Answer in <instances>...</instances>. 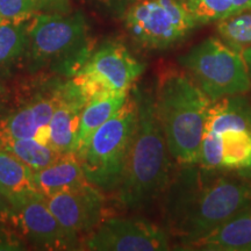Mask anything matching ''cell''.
Masks as SVG:
<instances>
[{"mask_svg":"<svg viewBox=\"0 0 251 251\" xmlns=\"http://www.w3.org/2000/svg\"><path fill=\"white\" fill-rule=\"evenodd\" d=\"M165 230L183 249L251 203V180L199 164L178 165L163 194Z\"/></svg>","mask_w":251,"mask_h":251,"instance_id":"cell-1","label":"cell"},{"mask_svg":"<svg viewBox=\"0 0 251 251\" xmlns=\"http://www.w3.org/2000/svg\"><path fill=\"white\" fill-rule=\"evenodd\" d=\"M137 120L117 201L130 211H140L162 199L174 176V158L168 148L155 108L151 90L136 87Z\"/></svg>","mask_w":251,"mask_h":251,"instance_id":"cell-2","label":"cell"},{"mask_svg":"<svg viewBox=\"0 0 251 251\" xmlns=\"http://www.w3.org/2000/svg\"><path fill=\"white\" fill-rule=\"evenodd\" d=\"M155 108L177 165L198 164L213 101L184 70L166 69L157 79Z\"/></svg>","mask_w":251,"mask_h":251,"instance_id":"cell-3","label":"cell"},{"mask_svg":"<svg viewBox=\"0 0 251 251\" xmlns=\"http://www.w3.org/2000/svg\"><path fill=\"white\" fill-rule=\"evenodd\" d=\"M198 164L251 180V101L244 94L212 103Z\"/></svg>","mask_w":251,"mask_h":251,"instance_id":"cell-4","label":"cell"},{"mask_svg":"<svg viewBox=\"0 0 251 251\" xmlns=\"http://www.w3.org/2000/svg\"><path fill=\"white\" fill-rule=\"evenodd\" d=\"M136 120V102L131 97L76 152L86 180L101 192H115L121 183Z\"/></svg>","mask_w":251,"mask_h":251,"instance_id":"cell-5","label":"cell"},{"mask_svg":"<svg viewBox=\"0 0 251 251\" xmlns=\"http://www.w3.org/2000/svg\"><path fill=\"white\" fill-rule=\"evenodd\" d=\"M178 63L213 102L251 90L242 52L230 48L220 37H207L181 55Z\"/></svg>","mask_w":251,"mask_h":251,"instance_id":"cell-6","label":"cell"},{"mask_svg":"<svg viewBox=\"0 0 251 251\" xmlns=\"http://www.w3.org/2000/svg\"><path fill=\"white\" fill-rule=\"evenodd\" d=\"M28 50L35 65L63 63L76 72L91 54L84 14H36L28 26Z\"/></svg>","mask_w":251,"mask_h":251,"instance_id":"cell-7","label":"cell"},{"mask_svg":"<svg viewBox=\"0 0 251 251\" xmlns=\"http://www.w3.org/2000/svg\"><path fill=\"white\" fill-rule=\"evenodd\" d=\"M122 19L139 45L156 50L177 45L198 25L184 0H137Z\"/></svg>","mask_w":251,"mask_h":251,"instance_id":"cell-8","label":"cell"},{"mask_svg":"<svg viewBox=\"0 0 251 251\" xmlns=\"http://www.w3.org/2000/svg\"><path fill=\"white\" fill-rule=\"evenodd\" d=\"M143 71L144 64L122 43L109 41L91 51L71 80L89 101L103 94L129 93Z\"/></svg>","mask_w":251,"mask_h":251,"instance_id":"cell-9","label":"cell"},{"mask_svg":"<svg viewBox=\"0 0 251 251\" xmlns=\"http://www.w3.org/2000/svg\"><path fill=\"white\" fill-rule=\"evenodd\" d=\"M171 237L164 228L141 218H109L87 234L84 247L94 251H165Z\"/></svg>","mask_w":251,"mask_h":251,"instance_id":"cell-10","label":"cell"},{"mask_svg":"<svg viewBox=\"0 0 251 251\" xmlns=\"http://www.w3.org/2000/svg\"><path fill=\"white\" fill-rule=\"evenodd\" d=\"M46 202L63 227L78 236L91 233L103 220L102 192L90 183L52 194Z\"/></svg>","mask_w":251,"mask_h":251,"instance_id":"cell-11","label":"cell"},{"mask_svg":"<svg viewBox=\"0 0 251 251\" xmlns=\"http://www.w3.org/2000/svg\"><path fill=\"white\" fill-rule=\"evenodd\" d=\"M14 219L25 236L35 247L47 250L77 249L79 236L63 227L49 209L45 197L28 200L15 211Z\"/></svg>","mask_w":251,"mask_h":251,"instance_id":"cell-12","label":"cell"},{"mask_svg":"<svg viewBox=\"0 0 251 251\" xmlns=\"http://www.w3.org/2000/svg\"><path fill=\"white\" fill-rule=\"evenodd\" d=\"M54 94L56 107L49 124L48 144L59 153H76L80 113L87 99L71 79Z\"/></svg>","mask_w":251,"mask_h":251,"instance_id":"cell-13","label":"cell"},{"mask_svg":"<svg viewBox=\"0 0 251 251\" xmlns=\"http://www.w3.org/2000/svg\"><path fill=\"white\" fill-rule=\"evenodd\" d=\"M56 107V98L40 97L11 113L0 124V140L35 139L49 142V124Z\"/></svg>","mask_w":251,"mask_h":251,"instance_id":"cell-14","label":"cell"},{"mask_svg":"<svg viewBox=\"0 0 251 251\" xmlns=\"http://www.w3.org/2000/svg\"><path fill=\"white\" fill-rule=\"evenodd\" d=\"M0 190L13 207L14 213L31 198L42 194L37 190L34 171L0 143ZM43 197V196H42Z\"/></svg>","mask_w":251,"mask_h":251,"instance_id":"cell-15","label":"cell"},{"mask_svg":"<svg viewBox=\"0 0 251 251\" xmlns=\"http://www.w3.org/2000/svg\"><path fill=\"white\" fill-rule=\"evenodd\" d=\"M205 251H251V203L194 246Z\"/></svg>","mask_w":251,"mask_h":251,"instance_id":"cell-16","label":"cell"},{"mask_svg":"<svg viewBox=\"0 0 251 251\" xmlns=\"http://www.w3.org/2000/svg\"><path fill=\"white\" fill-rule=\"evenodd\" d=\"M34 178L37 190L45 198L89 183L74 152L62 153L51 164L35 172Z\"/></svg>","mask_w":251,"mask_h":251,"instance_id":"cell-17","label":"cell"},{"mask_svg":"<svg viewBox=\"0 0 251 251\" xmlns=\"http://www.w3.org/2000/svg\"><path fill=\"white\" fill-rule=\"evenodd\" d=\"M128 98V93L103 94L94 97L86 102L80 113L76 152L100 126L108 121L125 105Z\"/></svg>","mask_w":251,"mask_h":251,"instance_id":"cell-18","label":"cell"},{"mask_svg":"<svg viewBox=\"0 0 251 251\" xmlns=\"http://www.w3.org/2000/svg\"><path fill=\"white\" fill-rule=\"evenodd\" d=\"M0 143L30 168L34 174L50 165L62 155L49 144L42 143L35 139L0 140Z\"/></svg>","mask_w":251,"mask_h":251,"instance_id":"cell-19","label":"cell"},{"mask_svg":"<svg viewBox=\"0 0 251 251\" xmlns=\"http://www.w3.org/2000/svg\"><path fill=\"white\" fill-rule=\"evenodd\" d=\"M29 21H4L0 25V69L11 65L28 49Z\"/></svg>","mask_w":251,"mask_h":251,"instance_id":"cell-20","label":"cell"},{"mask_svg":"<svg viewBox=\"0 0 251 251\" xmlns=\"http://www.w3.org/2000/svg\"><path fill=\"white\" fill-rule=\"evenodd\" d=\"M219 37L237 51L251 47V8L242 9L216 23Z\"/></svg>","mask_w":251,"mask_h":251,"instance_id":"cell-21","label":"cell"},{"mask_svg":"<svg viewBox=\"0 0 251 251\" xmlns=\"http://www.w3.org/2000/svg\"><path fill=\"white\" fill-rule=\"evenodd\" d=\"M68 0H0V15L4 21H29L42 11L64 12Z\"/></svg>","mask_w":251,"mask_h":251,"instance_id":"cell-22","label":"cell"},{"mask_svg":"<svg viewBox=\"0 0 251 251\" xmlns=\"http://www.w3.org/2000/svg\"><path fill=\"white\" fill-rule=\"evenodd\" d=\"M96 1L102 5L105 8H107L108 11H111L112 13L119 14L122 17L126 9L137 0H96Z\"/></svg>","mask_w":251,"mask_h":251,"instance_id":"cell-23","label":"cell"},{"mask_svg":"<svg viewBox=\"0 0 251 251\" xmlns=\"http://www.w3.org/2000/svg\"><path fill=\"white\" fill-rule=\"evenodd\" d=\"M14 216L15 213L13 207H12L7 197L0 190V224H4L9 219H14Z\"/></svg>","mask_w":251,"mask_h":251,"instance_id":"cell-24","label":"cell"},{"mask_svg":"<svg viewBox=\"0 0 251 251\" xmlns=\"http://www.w3.org/2000/svg\"><path fill=\"white\" fill-rule=\"evenodd\" d=\"M242 56H243L244 62H246V65H247L248 71H249V75L251 78V47L250 48H247L246 50H243Z\"/></svg>","mask_w":251,"mask_h":251,"instance_id":"cell-25","label":"cell"},{"mask_svg":"<svg viewBox=\"0 0 251 251\" xmlns=\"http://www.w3.org/2000/svg\"><path fill=\"white\" fill-rule=\"evenodd\" d=\"M2 23H4V20H2V18H1V15H0V25H1Z\"/></svg>","mask_w":251,"mask_h":251,"instance_id":"cell-26","label":"cell"}]
</instances>
